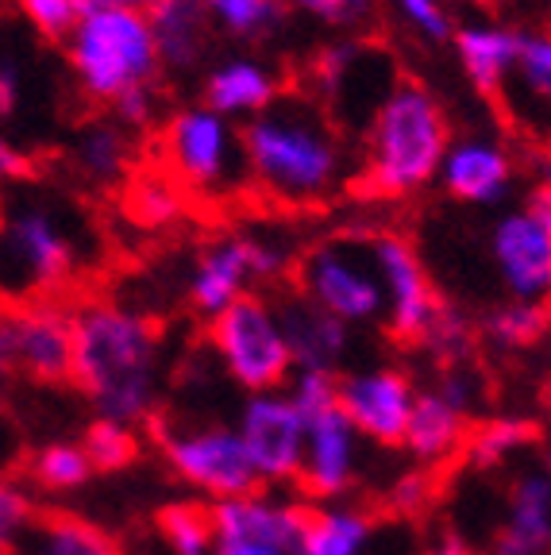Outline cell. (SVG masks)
Returning <instances> with one entry per match:
<instances>
[{"label":"cell","instance_id":"obj_17","mask_svg":"<svg viewBox=\"0 0 551 555\" xmlns=\"http://www.w3.org/2000/svg\"><path fill=\"white\" fill-rule=\"evenodd\" d=\"M513 155L494 139H456L439 158V185L463 205H501L513 190Z\"/></svg>","mask_w":551,"mask_h":555},{"label":"cell","instance_id":"obj_21","mask_svg":"<svg viewBox=\"0 0 551 555\" xmlns=\"http://www.w3.org/2000/svg\"><path fill=\"white\" fill-rule=\"evenodd\" d=\"M466 433H471V416H463L456 405H448L436 390H417L401 448L409 451V460L417 467L439 470L463 455Z\"/></svg>","mask_w":551,"mask_h":555},{"label":"cell","instance_id":"obj_37","mask_svg":"<svg viewBox=\"0 0 551 555\" xmlns=\"http://www.w3.org/2000/svg\"><path fill=\"white\" fill-rule=\"evenodd\" d=\"M439 498V482H436V470H424V467H409L386 486V505L389 513L397 517H424V513L436 505Z\"/></svg>","mask_w":551,"mask_h":555},{"label":"cell","instance_id":"obj_33","mask_svg":"<svg viewBox=\"0 0 551 555\" xmlns=\"http://www.w3.org/2000/svg\"><path fill=\"white\" fill-rule=\"evenodd\" d=\"M78 443L86 451L93 475H120L139 460V433L131 425H120V421L93 416Z\"/></svg>","mask_w":551,"mask_h":555},{"label":"cell","instance_id":"obj_13","mask_svg":"<svg viewBox=\"0 0 551 555\" xmlns=\"http://www.w3.org/2000/svg\"><path fill=\"white\" fill-rule=\"evenodd\" d=\"M12 371L39 386H69L74 374V309L54 297H35L0 312Z\"/></svg>","mask_w":551,"mask_h":555},{"label":"cell","instance_id":"obj_24","mask_svg":"<svg viewBox=\"0 0 551 555\" xmlns=\"http://www.w3.org/2000/svg\"><path fill=\"white\" fill-rule=\"evenodd\" d=\"M282 96L278 74L259 59H232L208 74L205 81V108L216 116H259Z\"/></svg>","mask_w":551,"mask_h":555},{"label":"cell","instance_id":"obj_26","mask_svg":"<svg viewBox=\"0 0 551 555\" xmlns=\"http://www.w3.org/2000/svg\"><path fill=\"white\" fill-rule=\"evenodd\" d=\"M16 555H124V547L104 525L59 509L35 520Z\"/></svg>","mask_w":551,"mask_h":555},{"label":"cell","instance_id":"obj_4","mask_svg":"<svg viewBox=\"0 0 551 555\" xmlns=\"http://www.w3.org/2000/svg\"><path fill=\"white\" fill-rule=\"evenodd\" d=\"M81 267V240L47 201H16L0 220V294L35 301L62 289Z\"/></svg>","mask_w":551,"mask_h":555},{"label":"cell","instance_id":"obj_27","mask_svg":"<svg viewBox=\"0 0 551 555\" xmlns=\"http://www.w3.org/2000/svg\"><path fill=\"white\" fill-rule=\"evenodd\" d=\"M536 443H540V421L505 413V416H490L483 425H474L471 433H466L463 455H459V460H466V467H474V470H501L509 460L533 451Z\"/></svg>","mask_w":551,"mask_h":555},{"label":"cell","instance_id":"obj_31","mask_svg":"<svg viewBox=\"0 0 551 555\" xmlns=\"http://www.w3.org/2000/svg\"><path fill=\"white\" fill-rule=\"evenodd\" d=\"M158 537L170 555H213L216 532L208 505L201 502H174L158 509Z\"/></svg>","mask_w":551,"mask_h":555},{"label":"cell","instance_id":"obj_9","mask_svg":"<svg viewBox=\"0 0 551 555\" xmlns=\"http://www.w3.org/2000/svg\"><path fill=\"white\" fill-rule=\"evenodd\" d=\"M166 158L174 182L205 197H225L247 178L240 131L232 128V120L208 113L205 104L174 113V120L166 124Z\"/></svg>","mask_w":551,"mask_h":555},{"label":"cell","instance_id":"obj_48","mask_svg":"<svg viewBox=\"0 0 551 555\" xmlns=\"http://www.w3.org/2000/svg\"><path fill=\"white\" fill-rule=\"evenodd\" d=\"M424 555H478L471 547V540H463V537H456V532H444V537H436L428 544V552Z\"/></svg>","mask_w":551,"mask_h":555},{"label":"cell","instance_id":"obj_35","mask_svg":"<svg viewBox=\"0 0 551 555\" xmlns=\"http://www.w3.org/2000/svg\"><path fill=\"white\" fill-rule=\"evenodd\" d=\"M128 158H131L128 139L113 124H93L78 139V163L93 182H116V178H124L128 173Z\"/></svg>","mask_w":551,"mask_h":555},{"label":"cell","instance_id":"obj_44","mask_svg":"<svg viewBox=\"0 0 551 555\" xmlns=\"http://www.w3.org/2000/svg\"><path fill=\"white\" fill-rule=\"evenodd\" d=\"M113 113L120 116L128 128H151L158 120V93L155 86H136L113 101Z\"/></svg>","mask_w":551,"mask_h":555},{"label":"cell","instance_id":"obj_23","mask_svg":"<svg viewBox=\"0 0 551 555\" xmlns=\"http://www.w3.org/2000/svg\"><path fill=\"white\" fill-rule=\"evenodd\" d=\"M456 39V54L463 62V74L483 96H498L505 81L513 78V62H517L521 31L509 24H463L451 31Z\"/></svg>","mask_w":551,"mask_h":555},{"label":"cell","instance_id":"obj_39","mask_svg":"<svg viewBox=\"0 0 551 555\" xmlns=\"http://www.w3.org/2000/svg\"><path fill=\"white\" fill-rule=\"evenodd\" d=\"M336 390H339V374L328 371H293L285 382V393L297 405L302 416H317L324 409H336Z\"/></svg>","mask_w":551,"mask_h":555},{"label":"cell","instance_id":"obj_20","mask_svg":"<svg viewBox=\"0 0 551 555\" xmlns=\"http://www.w3.org/2000/svg\"><path fill=\"white\" fill-rule=\"evenodd\" d=\"M255 286V278H251V267H247V251H243V240L240 232L232 235H220L216 243H208L205 251L197 255L190 270V309L205 321L220 317L228 305H235L240 297L247 294H259Z\"/></svg>","mask_w":551,"mask_h":555},{"label":"cell","instance_id":"obj_10","mask_svg":"<svg viewBox=\"0 0 551 555\" xmlns=\"http://www.w3.org/2000/svg\"><path fill=\"white\" fill-rule=\"evenodd\" d=\"M490 255L509 301H548L551 289V185L540 182L528 201L490 228Z\"/></svg>","mask_w":551,"mask_h":555},{"label":"cell","instance_id":"obj_29","mask_svg":"<svg viewBox=\"0 0 551 555\" xmlns=\"http://www.w3.org/2000/svg\"><path fill=\"white\" fill-rule=\"evenodd\" d=\"M181 208H185L181 185L163 170L131 173L128 185H124V212H128L131 224L146 228V232L170 228L181 217Z\"/></svg>","mask_w":551,"mask_h":555},{"label":"cell","instance_id":"obj_18","mask_svg":"<svg viewBox=\"0 0 551 555\" xmlns=\"http://www.w3.org/2000/svg\"><path fill=\"white\" fill-rule=\"evenodd\" d=\"M278 321H282V336L290 347L293 371H328L339 374L351 351V328L336 317H328L312 301H305L297 289L274 301Z\"/></svg>","mask_w":551,"mask_h":555},{"label":"cell","instance_id":"obj_7","mask_svg":"<svg viewBox=\"0 0 551 555\" xmlns=\"http://www.w3.org/2000/svg\"><path fill=\"white\" fill-rule=\"evenodd\" d=\"M297 294L324 309L328 317L344 321L347 328L359 324H379L386 317V301H382L379 274L367 255V240H324L302 255L297 270Z\"/></svg>","mask_w":551,"mask_h":555},{"label":"cell","instance_id":"obj_36","mask_svg":"<svg viewBox=\"0 0 551 555\" xmlns=\"http://www.w3.org/2000/svg\"><path fill=\"white\" fill-rule=\"evenodd\" d=\"M35 520L39 509H35L31 486L16 475H0V555H16Z\"/></svg>","mask_w":551,"mask_h":555},{"label":"cell","instance_id":"obj_12","mask_svg":"<svg viewBox=\"0 0 551 555\" xmlns=\"http://www.w3.org/2000/svg\"><path fill=\"white\" fill-rule=\"evenodd\" d=\"M235 436L243 443L259 490H285L297 486L305 455V416L290 401L285 390L247 393L235 421Z\"/></svg>","mask_w":551,"mask_h":555},{"label":"cell","instance_id":"obj_5","mask_svg":"<svg viewBox=\"0 0 551 555\" xmlns=\"http://www.w3.org/2000/svg\"><path fill=\"white\" fill-rule=\"evenodd\" d=\"M66 59L86 96L101 104H113L136 86H155L163 69L146 16L124 9H101L78 20L66 39Z\"/></svg>","mask_w":551,"mask_h":555},{"label":"cell","instance_id":"obj_22","mask_svg":"<svg viewBox=\"0 0 551 555\" xmlns=\"http://www.w3.org/2000/svg\"><path fill=\"white\" fill-rule=\"evenodd\" d=\"M379 529L367 505L355 502H312L305 505L302 537H297V552L293 555H367Z\"/></svg>","mask_w":551,"mask_h":555},{"label":"cell","instance_id":"obj_6","mask_svg":"<svg viewBox=\"0 0 551 555\" xmlns=\"http://www.w3.org/2000/svg\"><path fill=\"white\" fill-rule=\"evenodd\" d=\"M208 344L243 393L285 390L293 374L274 297L247 294L208 321Z\"/></svg>","mask_w":551,"mask_h":555},{"label":"cell","instance_id":"obj_46","mask_svg":"<svg viewBox=\"0 0 551 555\" xmlns=\"http://www.w3.org/2000/svg\"><path fill=\"white\" fill-rule=\"evenodd\" d=\"M27 173H31V158H27L9 135H0V185L24 182Z\"/></svg>","mask_w":551,"mask_h":555},{"label":"cell","instance_id":"obj_15","mask_svg":"<svg viewBox=\"0 0 551 555\" xmlns=\"http://www.w3.org/2000/svg\"><path fill=\"white\" fill-rule=\"evenodd\" d=\"M362 475V440L339 409L305 416V455L297 490L309 502H344Z\"/></svg>","mask_w":551,"mask_h":555},{"label":"cell","instance_id":"obj_8","mask_svg":"<svg viewBox=\"0 0 551 555\" xmlns=\"http://www.w3.org/2000/svg\"><path fill=\"white\" fill-rule=\"evenodd\" d=\"M158 448H163V460L174 470V478L190 486L208 505L259 490L232 425H220V421L170 425L166 433H158Z\"/></svg>","mask_w":551,"mask_h":555},{"label":"cell","instance_id":"obj_16","mask_svg":"<svg viewBox=\"0 0 551 555\" xmlns=\"http://www.w3.org/2000/svg\"><path fill=\"white\" fill-rule=\"evenodd\" d=\"M208 517H213L216 540H251V544L297 552L305 502L278 494V490H251V494L213 502Z\"/></svg>","mask_w":551,"mask_h":555},{"label":"cell","instance_id":"obj_43","mask_svg":"<svg viewBox=\"0 0 551 555\" xmlns=\"http://www.w3.org/2000/svg\"><path fill=\"white\" fill-rule=\"evenodd\" d=\"M397 4H401V16H406L424 39H432V43H444V39H451V31H456L448 9H444V0H397Z\"/></svg>","mask_w":551,"mask_h":555},{"label":"cell","instance_id":"obj_3","mask_svg":"<svg viewBox=\"0 0 551 555\" xmlns=\"http://www.w3.org/2000/svg\"><path fill=\"white\" fill-rule=\"evenodd\" d=\"M448 143V116L436 96L417 81H397L367 120V143H362L355 182L367 197H413L436 182Z\"/></svg>","mask_w":551,"mask_h":555},{"label":"cell","instance_id":"obj_41","mask_svg":"<svg viewBox=\"0 0 551 555\" xmlns=\"http://www.w3.org/2000/svg\"><path fill=\"white\" fill-rule=\"evenodd\" d=\"M432 390L448 401V405H456L463 416H471L474 409L483 405V378L474 374V366H448V371H439Z\"/></svg>","mask_w":551,"mask_h":555},{"label":"cell","instance_id":"obj_19","mask_svg":"<svg viewBox=\"0 0 551 555\" xmlns=\"http://www.w3.org/2000/svg\"><path fill=\"white\" fill-rule=\"evenodd\" d=\"M490 555H551V475L543 463L525 467L505 494V520Z\"/></svg>","mask_w":551,"mask_h":555},{"label":"cell","instance_id":"obj_11","mask_svg":"<svg viewBox=\"0 0 551 555\" xmlns=\"http://www.w3.org/2000/svg\"><path fill=\"white\" fill-rule=\"evenodd\" d=\"M367 255H371V267L382 286V301H386L382 324H386V332L397 344L417 347L424 332H428L432 317L439 312V305H444V297L432 286L421 251L406 235L374 232L367 235Z\"/></svg>","mask_w":551,"mask_h":555},{"label":"cell","instance_id":"obj_34","mask_svg":"<svg viewBox=\"0 0 551 555\" xmlns=\"http://www.w3.org/2000/svg\"><path fill=\"white\" fill-rule=\"evenodd\" d=\"M205 16L232 39H262L274 27H282V0H201Z\"/></svg>","mask_w":551,"mask_h":555},{"label":"cell","instance_id":"obj_30","mask_svg":"<svg viewBox=\"0 0 551 555\" xmlns=\"http://www.w3.org/2000/svg\"><path fill=\"white\" fill-rule=\"evenodd\" d=\"M93 478L86 451L78 440H51L27 463V486L39 494H74Z\"/></svg>","mask_w":551,"mask_h":555},{"label":"cell","instance_id":"obj_2","mask_svg":"<svg viewBox=\"0 0 551 555\" xmlns=\"http://www.w3.org/2000/svg\"><path fill=\"white\" fill-rule=\"evenodd\" d=\"M247 178L282 205H320L344 190L347 151L336 124L309 96H278L240 128Z\"/></svg>","mask_w":551,"mask_h":555},{"label":"cell","instance_id":"obj_14","mask_svg":"<svg viewBox=\"0 0 551 555\" xmlns=\"http://www.w3.org/2000/svg\"><path fill=\"white\" fill-rule=\"evenodd\" d=\"M413 401L417 382L397 366H362V371L339 374L336 409L347 416V425L359 433L362 443L401 448Z\"/></svg>","mask_w":551,"mask_h":555},{"label":"cell","instance_id":"obj_1","mask_svg":"<svg viewBox=\"0 0 551 555\" xmlns=\"http://www.w3.org/2000/svg\"><path fill=\"white\" fill-rule=\"evenodd\" d=\"M163 336L143 312L116 301H89L74 309V374L93 416L143 425L158 405Z\"/></svg>","mask_w":551,"mask_h":555},{"label":"cell","instance_id":"obj_47","mask_svg":"<svg viewBox=\"0 0 551 555\" xmlns=\"http://www.w3.org/2000/svg\"><path fill=\"white\" fill-rule=\"evenodd\" d=\"M213 555H293V552L267 547V544H251V540H216Z\"/></svg>","mask_w":551,"mask_h":555},{"label":"cell","instance_id":"obj_52","mask_svg":"<svg viewBox=\"0 0 551 555\" xmlns=\"http://www.w3.org/2000/svg\"><path fill=\"white\" fill-rule=\"evenodd\" d=\"M483 9H501V4H513V0H478Z\"/></svg>","mask_w":551,"mask_h":555},{"label":"cell","instance_id":"obj_50","mask_svg":"<svg viewBox=\"0 0 551 555\" xmlns=\"http://www.w3.org/2000/svg\"><path fill=\"white\" fill-rule=\"evenodd\" d=\"M158 0H108V9H124V12H139V16H146V12L155 9Z\"/></svg>","mask_w":551,"mask_h":555},{"label":"cell","instance_id":"obj_45","mask_svg":"<svg viewBox=\"0 0 551 555\" xmlns=\"http://www.w3.org/2000/svg\"><path fill=\"white\" fill-rule=\"evenodd\" d=\"M20 93H24V81H20V66L12 59H0V120L16 116Z\"/></svg>","mask_w":551,"mask_h":555},{"label":"cell","instance_id":"obj_40","mask_svg":"<svg viewBox=\"0 0 551 555\" xmlns=\"http://www.w3.org/2000/svg\"><path fill=\"white\" fill-rule=\"evenodd\" d=\"M16 4L27 16V24L43 35V39H51V43H66L74 24H78L69 0H16Z\"/></svg>","mask_w":551,"mask_h":555},{"label":"cell","instance_id":"obj_25","mask_svg":"<svg viewBox=\"0 0 551 555\" xmlns=\"http://www.w3.org/2000/svg\"><path fill=\"white\" fill-rule=\"evenodd\" d=\"M146 24L155 35L158 66L166 69H193L205 54L208 16L201 0H158L146 12Z\"/></svg>","mask_w":551,"mask_h":555},{"label":"cell","instance_id":"obj_38","mask_svg":"<svg viewBox=\"0 0 551 555\" xmlns=\"http://www.w3.org/2000/svg\"><path fill=\"white\" fill-rule=\"evenodd\" d=\"M513 74H517L521 86H525L528 93L548 101V93H551V39H548V31H521Z\"/></svg>","mask_w":551,"mask_h":555},{"label":"cell","instance_id":"obj_49","mask_svg":"<svg viewBox=\"0 0 551 555\" xmlns=\"http://www.w3.org/2000/svg\"><path fill=\"white\" fill-rule=\"evenodd\" d=\"M12 378H16V371H12L9 344H4V332H0V405H4V398H9V390H12Z\"/></svg>","mask_w":551,"mask_h":555},{"label":"cell","instance_id":"obj_28","mask_svg":"<svg viewBox=\"0 0 551 555\" xmlns=\"http://www.w3.org/2000/svg\"><path fill=\"white\" fill-rule=\"evenodd\" d=\"M478 336L501 356H525L548 336V305L543 301H505L483 317Z\"/></svg>","mask_w":551,"mask_h":555},{"label":"cell","instance_id":"obj_32","mask_svg":"<svg viewBox=\"0 0 551 555\" xmlns=\"http://www.w3.org/2000/svg\"><path fill=\"white\" fill-rule=\"evenodd\" d=\"M474 339H478V332H474L471 317H466L463 309H456V305L444 301L417 347H421L424 356H428L439 371H448V366H466V363H471Z\"/></svg>","mask_w":551,"mask_h":555},{"label":"cell","instance_id":"obj_51","mask_svg":"<svg viewBox=\"0 0 551 555\" xmlns=\"http://www.w3.org/2000/svg\"><path fill=\"white\" fill-rule=\"evenodd\" d=\"M69 9H74L78 20H86V16H93V12L108 9V0H69Z\"/></svg>","mask_w":551,"mask_h":555},{"label":"cell","instance_id":"obj_42","mask_svg":"<svg viewBox=\"0 0 551 555\" xmlns=\"http://www.w3.org/2000/svg\"><path fill=\"white\" fill-rule=\"evenodd\" d=\"M282 4L285 9L305 12V16L324 20V24H336V27L367 24L374 9V0H282Z\"/></svg>","mask_w":551,"mask_h":555}]
</instances>
